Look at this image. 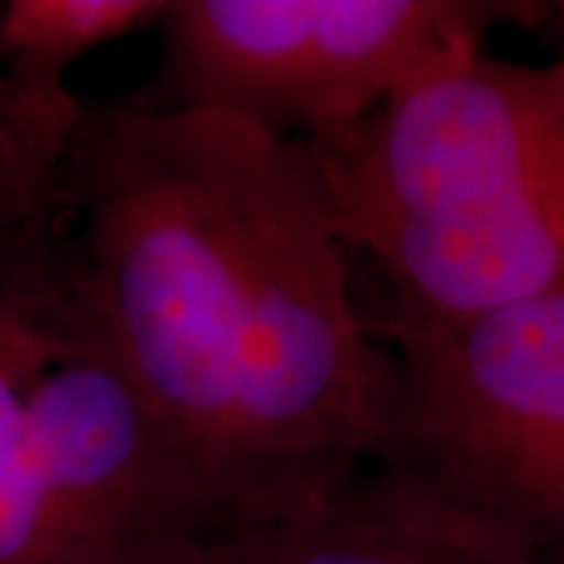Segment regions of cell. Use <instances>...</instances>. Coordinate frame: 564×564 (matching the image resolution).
Returning a JSON list of instances; mask_svg holds the SVG:
<instances>
[{
    "label": "cell",
    "instance_id": "cell-2",
    "mask_svg": "<svg viewBox=\"0 0 564 564\" xmlns=\"http://www.w3.org/2000/svg\"><path fill=\"white\" fill-rule=\"evenodd\" d=\"M377 323L445 326L564 292V61L470 54L304 141Z\"/></svg>",
    "mask_w": 564,
    "mask_h": 564
},
{
    "label": "cell",
    "instance_id": "cell-5",
    "mask_svg": "<svg viewBox=\"0 0 564 564\" xmlns=\"http://www.w3.org/2000/svg\"><path fill=\"white\" fill-rule=\"evenodd\" d=\"M389 464L533 564H564V292L445 326L377 323Z\"/></svg>",
    "mask_w": 564,
    "mask_h": 564
},
{
    "label": "cell",
    "instance_id": "cell-3",
    "mask_svg": "<svg viewBox=\"0 0 564 564\" xmlns=\"http://www.w3.org/2000/svg\"><path fill=\"white\" fill-rule=\"evenodd\" d=\"M220 524L54 258L0 314V564H188Z\"/></svg>",
    "mask_w": 564,
    "mask_h": 564
},
{
    "label": "cell",
    "instance_id": "cell-8",
    "mask_svg": "<svg viewBox=\"0 0 564 564\" xmlns=\"http://www.w3.org/2000/svg\"><path fill=\"white\" fill-rule=\"evenodd\" d=\"M57 242V198L32 180L0 117V314L54 258Z\"/></svg>",
    "mask_w": 564,
    "mask_h": 564
},
{
    "label": "cell",
    "instance_id": "cell-1",
    "mask_svg": "<svg viewBox=\"0 0 564 564\" xmlns=\"http://www.w3.org/2000/svg\"><path fill=\"white\" fill-rule=\"evenodd\" d=\"M76 295L220 533L383 464L399 377L304 141L82 101L57 176Z\"/></svg>",
    "mask_w": 564,
    "mask_h": 564
},
{
    "label": "cell",
    "instance_id": "cell-6",
    "mask_svg": "<svg viewBox=\"0 0 564 564\" xmlns=\"http://www.w3.org/2000/svg\"><path fill=\"white\" fill-rule=\"evenodd\" d=\"M188 564H533L433 496L399 464H373L280 521L220 533Z\"/></svg>",
    "mask_w": 564,
    "mask_h": 564
},
{
    "label": "cell",
    "instance_id": "cell-4",
    "mask_svg": "<svg viewBox=\"0 0 564 564\" xmlns=\"http://www.w3.org/2000/svg\"><path fill=\"white\" fill-rule=\"evenodd\" d=\"M508 17L514 7L467 0H173L154 82L135 98L280 139H329L480 54Z\"/></svg>",
    "mask_w": 564,
    "mask_h": 564
},
{
    "label": "cell",
    "instance_id": "cell-9",
    "mask_svg": "<svg viewBox=\"0 0 564 564\" xmlns=\"http://www.w3.org/2000/svg\"><path fill=\"white\" fill-rule=\"evenodd\" d=\"M562 10H564V7H562ZM562 61H564V57H562Z\"/></svg>",
    "mask_w": 564,
    "mask_h": 564
},
{
    "label": "cell",
    "instance_id": "cell-7",
    "mask_svg": "<svg viewBox=\"0 0 564 564\" xmlns=\"http://www.w3.org/2000/svg\"><path fill=\"white\" fill-rule=\"evenodd\" d=\"M166 0H10L0 7V117L32 180L57 195L82 98L69 73L110 41L161 25Z\"/></svg>",
    "mask_w": 564,
    "mask_h": 564
}]
</instances>
